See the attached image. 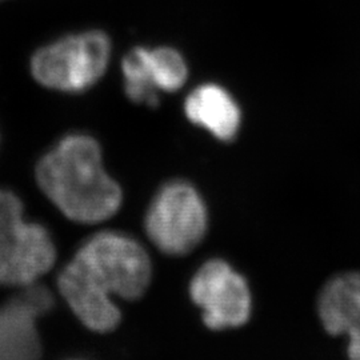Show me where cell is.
<instances>
[{
    "label": "cell",
    "mask_w": 360,
    "mask_h": 360,
    "mask_svg": "<svg viewBox=\"0 0 360 360\" xmlns=\"http://www.w3.org/2000/svg\"><path fill=\"white\" fill-rule=\"evenodd\" d=\"M56 250L51 235L38 223H27L20 199L0 191V285L28 287L51 270Z\"/></svg>",
    "instance_id": "2"
},
{
    "label": "cell",
    "mask_w": 360,
    "mask_h": 360,
    "mask_svg": "<svg viewBox=\"0 0 360 360\" xmlns=\"http://www.w3.org/2000/svg\"><path fill=\"white\" fill-rule=\"evenodd\" d=\"M58 287L70 309L86 327L96 333H108L117 327L122 314L111 299L112 295L75 259L59 274Z\"/></svg>",
    "instance_id": "8"
},
{
    "label": "cell",
    "mask_w": 360,
    "mask_h": 360,
    "mask_svg": "<svg viewBox=\"0 0 360 360\" xmlns=\"http://www.w3.org/2000/svg\"><path fill=\"white\" fill-rule=\"evenodd\" d=\"M206 231V206L193 186L176 180L156 193L146 215V232L160 251L168 255L188 254Z\"/></svg>",
    "instance_id": "5"
},
{
    "label": "cell",
    "mask_w": 360,
    "mask_h": 360,
    "mask_svg": "<svg viewBox=\"0 0 360 360\" xmlns=\"http://www.w3.org/2000/svg\"><path fill=\"white\" fill-rule=\"evenodd\" d=\"M319 315L333 335L360 331V272H349L326 284L319 296Z\"/></svg>",
    "instance_id": "10"
},
{
    "label": "cell",
    "mask_w": 360,
    "mask_h": 360,
    "mask_svg": "<svg viewBox=\"0 0 360 360\" xmlns=\"http://www.w3.org/2000/svg\"><path fill=\"white\" fill-rule=\"evenodd\" d=\"M110 55L111 43L103 32H82L40 49L32 56L31 71L47 89L82 92L103 77Z\"/></svg>",
    "instance_id": "3"
},
{
    "label": "cell",
    "mask_w": 360,
    "mask_h": 360,
    "mask_svg": "<svg viewBox=\"0 0 360 360\" xmlns=\"http://www.w3.org/2000/svg\"><path fill=\"white\" fill-rule=\"evenodd\" d=\"M37 180L52 203L79 223H101L122 203V190L104 171L101 147L89 135H68L58 143L40 159Z\"/></svg>",
    "instance_id": "1"
},
{
    "label": "cell",
    "mask_w": 360,
    "mask_h": 360,
    "mask_svg": "<svg viewBox=\"0 0 360 360\" xmlns=\"http://www.w3.org/2000/svg\"><path fill=\"white\" fill-rule=\"evenodd\" d=\"M184 112L193 124L220 141H231L242 119L231 95L217 84H203L193 90L186 99Z\"/></svg>",
    "instance_id": "9"
},
{
    "label": "cell",
    "mask_w": 360,
    "mask_h": 360,
    "mask_svg": "<svg viewBox=\"0 0 360 360\" xmlns=\"http://www.w3.org/2000/svg\"><path fill=\"white\" fill-rule=\"evenodd\" d=\"M148 49H134L129 51L122 65L124 89L129 99L135 103L155 107L159 102V91L155 86L148 67Z\"/></svg>",
    "instance_id": "11"
},
{
    "label": "cell",
    "mask_w": 360,
    "mask_h": 360,
    "mask_svg": "<svg viewBox=\"0 0 360 360\" xmlns=\"http://www.w3.org/2000/svg\"><path fill=\"white\" fill-rule=\"evenodd\" d=\"M111 295L135 300L151 282V262L136 240L120 232H99L74 257Z\"/></svg>",
    "instance_id": "4"
},
{
    "label": "cell",
    "mask_w": 360,
    "mask_h": 360,
    "mask_svg": "<svg viewBox=\"0 0 360 360\" xmlns=\"http://www.w3.org/2000/svg\"><path fill=\"white\" fill-rule=\"evenodd\" d=\"M148 67L159 92L179 90L188 77V68L183 56L168 47L148 50Z\"/></svg>",
    "instance_id": "12"
},
{
    "label": "cell",
    "mask_w": 360,
    "mask_h": 360,
    "mask_svg": "<svg viewBox=\"0 0 360 360\" xmlns=\"http://www.w3.org/2000/svg\"><path fill=\"white\" fill-rule=\"evenodd\" d=\"M193 303L212 330L243 326L251 315V294L245 278L223 260H210L190 285Z\"/></svg>",
    "instance_id": "6"
},
{
    "label": "cell",
    "mask_w": 360,
    "mask_h": 360,
    "mask_svg": "<svg viewBox=\"0 0 360 360\" xmlns=\"http://www.w3.org/2000/svg\"><path fill=\"white\" fill-rule=\"evenodd\" d=\"M348 356L349 360H360V331L348 335Z\"/></svg>",
    "instance_id": "13"
},
{
    "label": "cell",
    "mask_w": 360,
    "mask_h": 360,
    "mask_svg": "<svg viewBox=\"0 0 360 360\" xmlns=\"http://www.w3.org/2000/svg\"><path fill=\"white\" fill-rule=\"evenodd\" d=\"M52 303L51 294L35 283L0 307V360H40L37 319Z\"/></svg>",
    "instance_id": "7"
}]
</instances>
